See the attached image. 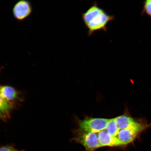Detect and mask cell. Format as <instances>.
I'll use <instances>...</instances> for the list:
<instances>
[{"label":"cell","mask_w":151,"mask_h":151,"mask_svg":"<svg viewBox=\"0 0 151 151\" xmlns=\"http://www.w3.org/2000/svg\"><path fill=\"white\" fill-rule=\"evenodd\" d=\"M109 119L86 118L78 121V131L85 132L99 133L106 128Z\"/></svg>","instance_id":"cell-3"},{"label":"cell","mask_w":151,"mask_h":151,"mask_svg":"<svg viewBox=\"0 0 151 151\" xmlns=\"http://www.w3.org/2000/svg\"><path fill=\"white\" fill-rule=\"evenodd\" d=\"M119 130L126 129L134 126L138 122L131 117L127 115H122L115 118Z\"/></svg>","instance_id":"cell-7"},{"label":"cell","mask_w":151,"mask_h":151,"mask_svg":"<svg viewBox=\"0 0 151 151\" xmlns=\"http://www.w3.org/2000/svg\"><path fill=\"white\" fill-rule=\"evenodd\" d=\"M0 96L6 101L12 103L13 101L18 99V94L12 87L4 86L1 87Z\"/></svg>","instance_id":"cell-8"},{"label":"cell","mask_w":151,"mask_h":151,"mask_svg":"<svg viewBox=\"0 0 151 151\" xmlns=\"http://www.w3.org/2000/svg\"><path fill=\"white\" fill-rule=\"evenodd\" d=\"M98 139L100 148L117 147L116 137L109 134L105 129L98 133Z\"/></svg>","instance_id":"cell-6"},{"label":"cell","mask_w":151,"mask_h":151,"mask_svg":"<svg viewBox=\"0 0 151 151\" xmlns=\"http://www.w3.org/2000/svg\"><path fill=\"white\" fill-rule=\"evenodd\" d=\"M73 139L82 145L86 151H94L100 148L98 133L82 132L78 130L75 132Z\"/></svg>","instance_id":"cell-4"},{"label":"cell","mask_w":151,"mask_h":151,"mask_svg":"<svg viewBox=\"0 0 151 151\" xmlns=\"http://www.w3.org/2000/svg\"><path fill=\"white\" fill-rule=\"evenodd\" d=\"M105 130L112 136L116 137L117 134L119 129L117 126L115 118L109 119Z\"/></svg>","instance_id":"cell-10"},{"label":"cell","mask_w":151,"mask_h":151,"mask_svg":"<svg viewBox=\"0 0 151 151\" xmlns=\"http://www.w3.org/2000/svg\"><path fill=\"white\" fill-rule=\"evenodd\" d=\"M142 13L151 18V0H147L143 3Z\"/></svg>","instance_id":"cell-11"},{"label":"cell","mask_w":151,"mask_h":151,"mask_svg":"<svg viewBox=\"0 0 151 151\" xmlns=\"http://www.w3.org/2000/svg\"><path fill=\"white\" fill-rule=\"evenodd\" d=\"M0 151H22L15 148L14 146L6 145L0 147Z\"/></svg>","instance_id":"cell-12"},{"label":"cell","mask_w":151,"mask_h":151,"mask_svg":"<svg viewBox=\"0 0 151 151\" xmlns=\"http://www.w3.org/2000/svg\"><path fill=\"white\" fill-rule=\"evenodd\" d=\"M13 107L12 103L6 101L0 96V118L4 120L9 118Z\"/></svg>","instance_id":"cell-9"},{"label":"cell","mask_w":151,"mask_h":151,"mask_svg":"<svg viewBox=\"0 0 151 151\" xmlns=\"http://www.w3.org/2000/svg\"><path fill=\"white\" fill-rule=\"evenodd\" d=\"M1 86H0V91H1Z\"/></svg>","instance_id":"cell-13"},{"label":"cell","mask_w":151,"mask_h":151,"mask_svg":"<svg viewBox=\"0 0 151 151\" xmlns=\"http://www.w3.org/2000/svg\"><path fill=\"white\" fill-rule=\"evenodd\" d=\"M32 12V7L29 1L21 0L16 3L13 7V16L16 20L22 21L29 17Z\"/></svg>","instance_id":"cell-5"},{"label":"cell","mask_w":151,"mask_h":151,"mask_svg":"<svg viewBox=\"0 0 151 151\" xmlns=\"http://www.w3.org/2000/svg\"><path fill=\"white\" fill-rule=\"evenodd\" d=\"M147 126L140 122L126 129L119 130L116 137L117 147L126 146L132 142Z\"/></svg>","instance_id":"cell-2"},{"label":"cell","mask_w":151,"mask_h":151,"mask_svg":"<svg viewBox=\"0 0 151 151\" xmlns=\"http://www.w3.org/2000/svg\"><path fill=\"white\" fill-rule=\"evenodd\" d=\"M81 18L88 30V36L90 37L96 32H107V24L115 20V17L107 14L95 1L86 12L81 14Z\"/></svg>","instance_id":"cell-1"}]
</instances>
